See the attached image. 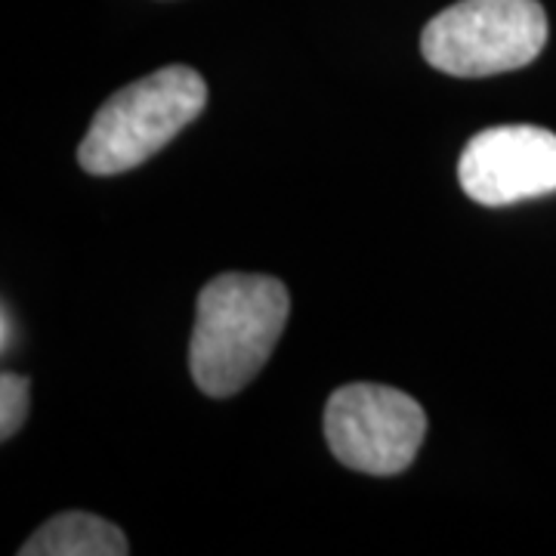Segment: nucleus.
Instances as JSON below:
<instances>
[{"label":"nucleus","mask_w":556,"mask_h":556,"mask_svg":"<svg viewBox=\"0 0 556 556\" xmlns=\"http://www.w3.org/2000/svg\"><path fill=\"white\" fill-rule=\"evenodd\" d=\"M291 309L288 288L273 276L223 273L201 288L189 368L201 393L236 396L273 356Z\"/></svg>","instance_id":"obj_1"},{"label":"nucleus","mask_w":556,"mask_h":556,"mask_svg":"<svg viewBox=\"0 0 556 556\" xmlns=\"http://www.w3.org/2000/svg\"><path fill=\"white\" fill-rule=\"evenodd\" d=\"M204 105L207 84L195 68L167 65L134 80L97 112L87 137L80 139V167L93 177L134 170L199 118Z\"/></svg>","instance_id":"obj_2"},{"label":"nucleus","mask_w":556,"mask_h":556,"mask_svg":"<svg viewBox=\"0 0 556 556\" xmlns=\"http://www.w3.org/2000/svg\"><path fill=\"white\" fill-rule=\"evenodd\" d=\"M547 43V13L538 0H457L427 22L420 50L455 78H489L526 68Z\"/></svg>","instance_id":"obj_3"},{"label":"nucleus","mask_w":556,"mask_h":556,"mask_svg":"<svg viewBox=\"0 0 556 556\" xmlns=\"http://www.w3.org/2000/svg\"><path fill=\"white\" fill-rule=\"evenodd\" d=\"M427 437V415L415 399L380 383H350L328 399L325 439L340 464L371 477L408 470Z\"/></svg>","instance_id":"obj_4"},{"label":"nucleus","mask_w":556,"mask_h":556,"mask_svg":"<svg viewBox=\"0 0 556 556\" xmlns=\"http://www.w3.org/2000/svg\"><path fill=\"white\" fill-rule=\"evenodd\" d=\"M467 199L485 207L556 192V134L535 124H501L467 142L457 161Z\"/></svg>","instance_id":"obj_5"},{"label":"nucleus","mask_w":556,"mask_h":556,"mask_svg":"<svg viewBox=\"0 0 556 556\" xmlns=\"http://www.w3.org/2000/svg\"><path fill=\"white\" fill-rule=\"evenodd\" d=\"M130 544L118 526L93 514H60L20 547V556H124Z\"/></svg>","instance_id":"obj_6"},{"label":"nucleus","mask_w":556,"mask_h":556,"mask_svg":"<svg viewBox=\"0 0 556 556\" xmlns=\"http://www.w3.org/2000/svg\"><path fill=\"white\" fill-rule=\"evenodd\" d=\"M28 402H31V383L22 375L3 371L0 375V437L13 439L20 433L22 420L28 415Z\"/></svg>","instance_id":"obj_7"},{"label":"nucleus","mask_w":556,"mask_h":556,"mask_svg":"<svg viewBox=\"0 0 556 556\" xmlns=\"http://www.w3.org/2000/svg\"><path fill=\"white\" fill-rule=\"evenodd\" d=\"M0 321H3V325H0V328H3V338H0V350L7 353V350H10V331H13V318H10V309H7V306H3V318H0Z\"/></svg>","instance_id":"obj_8"}]
</instances>
